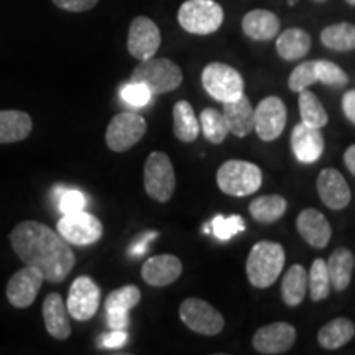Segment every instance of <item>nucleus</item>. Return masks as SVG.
Instances as JSON below:
<instances>
[{"mask_svg":"<svg viewBox=\"0 0 355 355\" xmlns=\"http://www.w3.org/2000/svg\"><path fill=\"white\" fill-rule=\"evenodd\" d=\"M296 229H298L301 239L314 248H326L332 237L329 220L314 207H308L300 212L298 219H296Z\"/></svg>","mask_w":355,"mask_h":355,"instance_id":"20","label":"nucleus"},{"mask_svg":"<svg viewBox=\"0 0 355 355\" xmlns=\"http://www.w3.org/2000/svg\"><path fill=\"white\" fill-rule=\"evenodd\" d=\"M201 127L194 114L193 105L188 101H178L173 107V133L178 140L191 144L199 137Z\"/></svg>","mask_w":355,"mask_h":355,"instance_id":"28","label":"nucleus"},{"mask_svg":"<svg viewBox=\"0 0 355 355\" xmlns=\"http://www.w3.org/2000/svg\"><path fill=\"white\" fill-rule=\"evenodd\" d=\"M211 232L214 234V237L217 241H230L234 235L243 232L245 229V222L241 216H230V217H224V216H216L214 219L211 220L209 224Z\"/></svg>","mask_w":355,"mask_h":355,"instance_id":"36","label":"nucleus"},{"mask_svg":"<svg viewBox=\"0 0 355 355\" xmlns=\"http://www.w3.org/2000/svg\"><path fill=\"white\" fill-rule=\"evenodd\" d=\"M329 272L331 286L336 291H345L352 282V273L355 268V257L349 248L339 247L332 252L326 261Z\"/></svg>","mask_w":355,"mask_h":355,"instance_id":"25","label":"nucleus"},{"mask_svg":"<svg viewBox=\"0 0 355 355\" xmlns=\"http://www.w3.org/2000/svg\"><path fill=\"white\" fill-rule=\"evenodd\" d=\"M158 234L157 232H146L141 235V237L135 243H133L132 248H130V255H133L137 259V257L144 255L146 250H148L150 247V242L153 241V239H157Z\"/></svg>","mask_w":355,"mask_h":355,"instance_id":"42","label":"nucleus"},{"mask_svg":"<svg viewBox=\"0 0 355 355\" xmlns=\"http://www.w3.org/2000/svg\"><path fill=\"white\" fill-rule=\"evenodd\" d=\"M32 130V117L24 110H0V145L25 140Z\"/></svg>","mask_w":355,"mask_h":355,"instance_id":"24","label":"nucleus"},{"mask_svg":"<svg viewBox=\"0 0 355 355\" xmlns=\"http://www.w3.org/2000/svg\"><path fill=\"white\" fill-rule=\"evenodd\" d=\"M291 150L298 162L311 165L316 163L324 153V137L321 128L298 123L291 132Z\"/></svg>","mask_w":355,"mask_h":355,"instance_id":"19","label":"nucleus"},{"mask_svg":"<svg viewBox=\"0 0 355 355\" xmlns=\"http://www.w3.org/2000/svg\"><path fill=\"white\" fill-rule=\"evenodd\" d=\"M162 44V33L158 25L148 17H135L128 26L127 48L135 60H148L157 55Z\"/></svg>","mask_w":355,"mask_h":355,"instance_id":"13","label":"nucleus"},{"mask_svg":"<svg viewBox=\"0 0 355 355\" xmlns=\"http://www.w3.org/2000/svg\"><path fill=\"white\" fill-rule=\"evenodd\" d=\"M145 193L158 202H168L176 188L175 168L165 152H152L144 165Z\"/></svg>","mask_w":355,"mask_h":355,"instance_id":"6","label":"nucleus"},{"mask_svg":"<svg viewBox=\"0 0 355 355\" xmlns=\"http://www.w3.org/2000/svg\"><path fill=\"white\" fill-rule=\"evenodd\" d=\"M345 2L349 3V6H352V7H355V0H345Z\"/></svg>","mask_w":355,"mask_h":355,"instance_id":"46","label":"nucleus"},{"mask_svg":"<svg viewBox=\"0 0 355 355\" xmlns=\"http://www.w3.org/2000/svg\"><path fill=\"white\" fill-rule=\"evenodd\" d=\"M183 273V263L178 257L171 254H162L150 257L141 265V278L150 286H168L175 283Z\"/></svg>","mask_w":355,"mask_h":355,"instance_id":"18","label":"nucleus"},{"mask_svg":"<svg viewBox=\"0 0 355 355\" xmlns=\"http://www.w3.org/2000/svg\"><path fill=\"white\" fill-rule=\"evenodd\" d=\"M199 127H201L204 137H206V140L209 144L219 145L227 139V123H225L224 115L219 110L211 107L204 109L201 112V117H199Z\"/></svg>","mask_w":355,"mask_h":355,"instance_id":"34","label":"nucleus"},{"mask_svg":"<svg viewBox=\"0 0 355 355\" xmlns=\"http://www.w3.org/2000/svg\"><path fill=\"white\" fill-rule=\"evenodd\" d=\"M318 196L326 207L332 211H343L350 204L352 193L344 175L336 168H324L316 180Z\"/></svg>","mask_w":355,"mask_h":355,"instance_id":"17","label":"nucleus"},{"mask_svg":"<svg viewBox=\"0 0 355 355\" xmlns=\"http://www.w3.org/2000/svg\"><path fill=\"white\" fill-rule=\"evenodd\" d=\"M298 2H300V0H288V6L293 7V6H295V3H298Z\"/></svg>","mask_w":355,"mask_h":355,"instance_id":"45","label":"nucleus"},{"mask_svg":"<svg viewBox=\"0 0 355 355\" xmlns=\"http://www.w3.org/2000/svg\"><path fill=\"white\" fill-rule=\"evenodd\" d=\"M180 318L188 329L201 336H217L224 331V316L201 298H186L180 306Z\"/></svg>","mask_w":355,"mask_h":355,"instance_id":"8","label":"nucleus"},{"mask_svg":"<svg viewBox=\"0 0 355 355\" xmlns=\"http://www.w3.org/2000/svg\"><path fill=\"white\" fill-rule=\"evenodd\" d=\"M314 64H316L318 83L331 87H344L349 84V76L339 64L327 60H316Z\"/></svg>","mask_w":355,"mask_h":355,"instance_id":"35","label":"nucleus"},{"mask_svg":"<svg viewBox=\"0 0 355 355\" xmlns=\"http://www.w3.org/2000/svg\"><path fill=\"white\" fill-rule=\"evenodd\" d=\"M321 42L332 51H352L355 50V25L349 21L329 25L321 32Z\"/></svg>","mask_w":355,"mask_h":355,"instance_id":"31","label":"nucleus"},{"mask_svg":"<svg viewBox=\"0 0 355 355\" xmlns=\"http://www.w3.org/2000/svg\"><path fill=\"white\" fill-rule=\"evenodd\" d=\"M216 181L224 194L243 198L250 196L260 189L263 175L255 163L243 162V159H229L219 166Z\"/></svg>","mask_w":355,"mask_h":355,"instance_id":"4","label":"nucleus"},{"mask_svg":"<svg viewBox=\"0 0 355 355\" xmlns=\"http://www.w3.org/2000/svg\"><path fill=\"white\" fill-rule=\"evenodd\" d=\"M152 92L141 83L130 81L121 89V97L132 107H144L152 101Z\"/></svg>","mask_w":355,"mask_h":355,"instance_id":"38","label":"nucleus"},{"mask_svg":"<svg viewBox=\"0 0 355 355\" xmlns=\"http://www.w3.org/2000/svg\"><path fill=\"white\" fill-rule=\"evenodd\" d=\"M224 8L216 0H186L178 10V24L193 35H211L220 28Z\"/></svg>","mask_w":355,"mask_h":355,"instance_id":"5","label":"nucleus"},{"mask_svg":"<svg viewBox=\"0 0 355 355\" xmlns=\"http://www.w3.org/2000/svg\"><path fill=\"white\" fill-rule=\"evenodd\" d=\"M314 83H318L314 61H304V63L298 64L291 71L290 78H288V87L293 92L304 91V89H308Z\"/></svg>","mask_w":355,"mask_h":355,"instance_id":"37","label":"nucleus"},{"mask_svg":"<svg viewBox=\"0 0 355 355\" xmlns=\"http://www.w3.org/2000/svg\"><path fill=\"white\" fill-rule=\"evenodd\" d=\"M141 293L135 285H125L109 293L105 298V314L110 331H125L130 322L128 313L140 303Z\"/></svg>","mask_w":355,"mask_h":355,"instance_id":"16","label":"nucleus"},{"mask_svg":"<svg viewBox=\"0 0 355 355\" xmlns=\"http://www.w3.org/2000/svg\"><path fill=\"white\" fill-rule=\"evenodd\" d=\"M201 83L207 94L222 104L243 96L242 74L232 66L219 63V61L209 63L202 69Z\"/></svg>","mask_w":355,"mask_h":355,"instance_id":"7","label":"nucleus"},{"mask_svg":"<svg viewBox=\"0 0 355 355\" xmlns=\"http://www.w3.org/2000/svg\"><path fill=\"white\" fill-rule=\"evenodd\" d=\"M87 199L84 196L83 191L79 189H69L66 188L61 191L60 199H58V207L63 214H73V212L84 211L86 207Z\"/></svg>","mask_w":355,"mask_h":355,"instance_id":"39","label":"nucleus"},{"mask_svg":"<svg viewBox=\"0 0 355 355\" xmlns=\"http://www.w3.org/2000/svg\"><path fill=\"white\" fill-rule=\"evenodd\" d=\"M130 81L141 83L153 96L175 91L183 83V71L168 58H148L132 71Z\"/></svg>","mask_w":355,"mask_h":355,"instance_id":"3","label":"nucleus"},{"mask_svg":"<svg viewBox=\"0 0 355 355\" xmlns=\"http://www.w3.org/2000/svg\"><path fill=\"white\" fill-rule=\"evenodd\" d=\"M146 133V121L140 114L121 112L109 122L105 144L112 152L123 153L135 146Z\"/></svg>","mask_w":355,"mask_h":355,"instance_id":"9","label":"nucleus"},{"mask_svg":"<svg viewBox=\"0 0 355 355\" xmlns=\"http://www.w3.org/2000/svg\"><path fill=\"white\" fill-rule=\"evenodd\" d=\"M308 291V272L303 265H293L282 282V298L286 306L295 308L306 298Z\"/></svg>","mask_w":355,"mask_h":355,"instance_id":"29","label":"nucleus"},{"mask_svg":"<svg viewBox=\"0 0 355 355\" xmlns=\"http://www.w3.org/2000/svg\"><path fill=\"white\" fill-rule=\"evenodd\" d=\"M43 319L48 334L56 340H66L71 336L69 313L63 296L50 293L43 301Z\"/></svg>","mask_w":355,"mask_h":355,"instance_id":"21","label":"nucleus"},{"mask_svg":"<svg viewBox=\"0 0 355 355\" xmlns=\"http://www.w3.org/2000/svg\"><path fill=\"white\" fill-rule=\"evenodd\" d=\"M344 163L347 166V170L355 176V144L350 145L344 152Z\"/></svg>","mask_w":355,"mask_h":355,"instance_id":"44","label":"nucleus"},{"mask_svg":"<svg viewBox=\"0 0 355 355\" xmlns=\"http://www.w3.org/2000/svg\"><path fill=\"white\" fill-rule=\"evenodd\" d=\"M279 19L273 12L265 8H255L245 13L242 19V30L250 40L255 42H270L279 33Z\"/></svg>","mask_w":355,"mask_h":355,"instance_id":"23","label":"nucleus"},{"mask_svg":"<svg viewBox=\"0 0 355 355\" xmlns=\"http://www.w3.org/2000/svg\"><path fill=\"white\" fill-rule=\"evenodd\" d=\"M101 304V290L97 283L91 277H79L73 282L69 288L68 308L69 316L76 321H89L96 316Z\"/></svg>","mask_w":355,"mask_h":355,"instance_id":"12","label":"nucleus"},{"mask_svg":"<svg viewBox=\"0 0 355 355\" xmlns=\"http://www.w3.org/2000/svg\"><path fill=\"white\" fill-rule=\"evenodd\" d=\"M44 278L35 266L25 265L24 268L13 273L7 283V300L13 308L26 309L37 300L42 290Z\"/></svg>","mask_w":355,"mask_h":355,"instance_id":"14","label":"nucleus"},{"mask_svg":"<svg viewBox=\"0 0 355 355\" xmlns=\"http://www.w3.org/2000/svg\"><path fill=\"white\" fill-rule=\"evenodd\" d=\"M99 0H53L58 8L66 12H87L97 6Z\"/></svg>","mask_w":355,"mask_h":355,"instance_id":"40","label":"nucleus"},{"mask_svg":"<svg viewBox=\"0 0 355 355\" xmlns=\"http://www.w3.org/2000/svg\"><path fill=\"white\" fill-rule=\"evenodd\" d=\"M286 107L277 96L265 97L254 110V128L260 140L273 141L279 139L286 125Z\"/></svg>","mask_w":355,"mask_h":355,"instance_id":"11","label":"nucleus"},{"mask_svg":"<svg viewBox=\"0 0 355 355\" xmlns=\"http://www.w3.org/2000/svg\"><path fill=\"white\" fill-rule=\"evenodd\" d=\"M58 234L64 239L69 245L86 247L101 241L104 227L96 216L86 211H78L73 214H63L58 220Z\"/></svg>","mask_w":355,"mask_h":355,"instance_id":"10","label":"nucleus"},{"mask_svg":"<svg viewBox=\"0 0 355 355\" xmlns=\"http://www.w3.org/2000/svg\"><path fill=\"white\" fill-rule=\"evenodd\" d=\"M308 290L314 303L326 300L331 293V278L327 272L326 260L316 259L311 265L308 273Z\"/></svg>","mask_w":355,"mask_h":355,"instance_id":"33","label":"nucleus"},{"mask_svg":"<svg viewBox=\"0 0 355 355\" xmlns=\"http://www.w3.org/2000/svg\"><path fill=\"white\" fill-rule=\"evenodd\" d=\"M311 37L303 28H288L277 35V53L285 61H296L308 55L311 50Z\"/></svg>","mask_w":355,"mask_h":355,"instance_id":"26","label":"nucleus"},{"mask_svg":"<svg viewBox=\"0 0 355 355\" xmlns=\"http://www.w3.org/2000/svg\"><path fill=\"white\" fill-rule=\"evenodd\" d=\"M343 112L345 119L355 125V89H350L343 96Z\"/></svg>","mask_w":355,"mask_h":355,"instance_id":"43","label":"nucleus"},{"mask_svg":"<svg viewBox=\"0 0 355 355\" xmlns=\"http://www.w3.org/2000/svg\"><path fill=\"white\" fill-rule=\"evenodd\" d=\"M127 332L125 331H112L109 334L101 337V345L105 349H121L127 344Z\"/></svg>","mask_w":355,"mask_h":355,"instance_id":"41","label":"nucleus"},{"mask_svg":"<svg viewBox=\"0 0 355 355\" xmlns=\"http://www.w3.org/2000/svg\"><path fill=\"white\" fill-rule=\"evenodd\" d=\"M288 207L286 199L279 194H266L259 196L248 206V212L254 217V220L260 224H273L285 216Z\"/></svg>","mask_w":355,"mask_h":355,"instance_id":"30","label":"nucleus"},{"mask_svg":"<svg viewBox=\"0 0 355 355\" xmlns=\"http://www.w3.org/2000/svg\"><path fill=\"white\" fill-rule=\"evenodd\" d=\"M222 105V115L227 123L229 133L243 139L254 130V107L245 94L232 102H224Z\"/></svg>","mask_w":355,"mask_h":355,"instance_id":"22","label":"nucleus"},{"mask_svg":"<svg viewBox=\"0 0 355 355\" xmlns=\"http://www.w3.org/2000/svg\"><path fill=\"white\" fill-rule=\"evenodd\" d=\"M355 336V324L347 318H336L319 329L318 343L326 350H337L349 344Z\"/></svg>","mask_w":355,"mask_h":355,"instance_id":"27","label":"nucleus"},{"mask_svg":"<svg viewBox=\"0 0 355 355\" xmlns=\"http://www.w3.org/2000/svg\"><path fill=\"white\" fill-rule=\"evenodd\" d=\"M12 248L17 257L42 272L50 283H61L76 265V257L69 243L48 225L38 220H24L12 229Z\"/></svg>","mask_w":355,"mask_h":355,"instance_id":"1","label":"nucleus"},{"mask_svg":"<svg viewBox=\"0 0 355 355\" xmlns=\"http://www.w3.org/2000/svg\"><path fill=\"white\" fill-rule=\"evenodd\" d=\"M285 266V248L272 241L257 242L247 257L245 272L252 286L270 288L279 278Z\"/></svg>","mask_w":355,"mask_h":355,"instance_id":"2","label":"nucleus"},{"mask_svg":"<svg viewBox=\"0 0 355 355\" xmlns=\"http://www.w3.org/2000/svg\"><path fill=\"white\" fill-rule=\"evenodd\" d=\"M313 2H316V3H324V2H327V0H313Z\"/></svg>","mask_w":355,"mask_h":355,"instance_id":"47","label":"nucleus"},{"mask_svg":"<svg viewBox=\"0 0 355 355\" xmlns=\"http://www.w3.org/2000/svg\"><path fill=\"white\" fill-rule=\"evenodd\" d=\"M296 340V329L290 322L278 321L261 326L252 337V345L259 354H286Z\"/></svg>","mask_w":355,"mask_h":355,"instance_id":"15","label":"nucleus"},{"mask_svg":"<svg viewBox=\"0 0 355 355\" xmlns=\"http://www.w3.org/2000/svg\"><path fill=\"white\" fill-rule=\"evenodd\" d=\"M300 115L301 122L306 125L314 127V128H322L329 122V115H327L326 109L321 104V101L318 99V96L314 92H311L309 89L300 92Z\"/></svg>","mask_w":355,"mask_h":355,"instance_id":"32","label":"nucleus"}]
</instances>
